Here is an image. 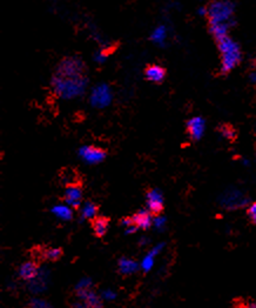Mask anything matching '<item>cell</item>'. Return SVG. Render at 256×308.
<instances>
[{
    "label": "cell",
    "instance_id": "cell-1",
    "mask_svg": "<svg viewBox=\"0 0 256 308\" xmlns=\"http://www.w3.org/2000/svg\"><path fill=\"white\" fill-rule=\"evenodd\" d=\"M88 85L86 76L65 78L54 74L52 78V87L56 94L64 100L79 98L85 93Z\"/></svg>",
    "mask_w": 256,
    "mask_h": 308
},
{
    "label": "cell",
    "instance_id": "cell-2",
    "mask_svg": "<svg viewBox=\"0 0 256 308\" xmlns=\"http://www.w3.org/2000/svg\"><path fill=\"white\" fill-rule=\"evenodd\" d=\"M216 42L221 54L220 72L221 74H228L241 61V50L238 42L233 40L229 36L220 39Z\"/></svg>",
    "mask_w": 256,
    "mask_h": 308
},
{
    "label": "cell",
    "instance_id": "cell-3",
    "mask_svg": "<svg viewBox=\"0 0 256 308\" xmlns=\"http://www.w3.org/2000/svg\"><path fill=\"white\" fill-rule=\"evenodd\" d=\"M234 15V5L228 0H214L207 6V17L209 24H224L232 26Z\"/></svg>",
    "mask_w": 256,
    "mask_h": 308
},
{
    "label": "cell",
    "instance_id": "cell-4",
    "mask_svg": "<svg viewBox=\"0 0 256 308\" xmlns=\"http://www.w3.org/2000/svg\"><path fill=\"white\" fill-rule=\"evenodd\" d=\"M86 67H85L84 61L79 57H66L59 62V65L56 68V76L65 77V78H73V77H81L86 76Z\"/></svg>",
    "mask_w": 256,
    "mask_h": 308
},
{
    "label": "cell",
    "instance_id": "cell-5",
    "mask_svg": "<svg viewBox=\"0 0 256 308\" xmlns=\"http://www.w3.org/2000/svg\"><path fill=\"white\" fill-rule=\"evenodd\" d=\"M32 254L31 259L37 261L40 264L42 261H51V263H57L64 256V248L63 247H49L44 246V245H37L31 249Z\"/></svg>",
    "mask_w": 256,
    "mask_h": 308
},
{
    "label": "cell",
    "instance_id": "cell-6",
    "mask_svg": "<svg viewBox=\"0 0 256 308\" xmlns=\"http://www.w3.org/2000/svg\"><path fill=\"white\" fill-rule=\"evenodd\" d=\"M112 99H113V93L107 84H99L92 88L90 103L93 107L103 110V108L110 106Z\"/></svg>",
    "mask_w": 256,
    "mask_h": 308
},
{
    "label": "cell",
    "instance_id": "cell-7",
    "mask_svg": "<svg viewBox=\"0 0 256 308\" xmlns=\"http://www.w3.org/2000/svg\"><path fill=\"white\" fill-rule=\"evenodd\" d=\"M146 201L148 206V210L153 218L160 217L165 212L164 197L161 192L157 188H147L146 189Z\"/></svg>",
    "mask_w": 256,
    "mask_h": 308
},
{
    "label": "cell",
    "instance_id": "cell-8",
    "mask_svg": "<svg viewBox=\"0 0 256 308\" xmlns=\"http://www.w3.org/2000/svg\"><path fill=\"white\" fill-rule=\"evenodd\" d=\"M84 198V185H72L65 187V193L61 197V201L72 207L73 209L79 210L81 207V202Z\"/></svg>",
    "mask_w": 256,
    "mask_h": 308
},
{
    "label": "cell",
    "instance_id": "cell-9",
    "mask_svg": "<svg viewBox=\"0 0 256 308\" xmlns=\"http://www.w3.org/2000/svg\"><path fill=\"white\" fill-rule=\"evenodd\" d=\"M78 298L84 301V305L87 308H103L104 302L100 295L93 290L91 286H81L75 291Z\"/></svg>",
    "mask_w": 256,
    "mask_h": 308
},
{
    "label": "cell",
    "instance_id": "cell-10",
    "mask_svg": "<svg viewBox=\"0 0 256 308\" xmlns=\"http://www.w3.org/2000/svg\"><path fill=\"white\" fill-rule=\"evenodd\" d=\"M79 155L84 159L85 162L95 165V163L103 162L107 157V152L104 148L96 146H84L79 150Z\"/></svg>",
    "mask_w": 256,
    "mask_h": 308
},
{
    "label": "cell",
    "instance_id": "cell-11",
    "mask_svg": "<svg viewBox=\"0 0 256 308\" xmlns=\"http://www.w3.org/2000/svg\"><path fill=\"white\" fill-rule=\"evenodd\" d=\"M88 222H90L91 228L93 233H94V235L101 239V238L106 235L108 228H110L111 218L107 216H103V214H98V216H95L94 218H92V219L88 220Z\"/></svg>",
    "mask_w": 256,
    "mask_h": 308
},
{
    "label": "cell",
    "instance_id": "cell-12",
    "mask_svg": "<svg viewBox=\"0 0 256 308\" xmlns=\"http://www.w3.org/2000/svg\"><path fill=\"white\" fill-rule=\"evenodd\" d=\"M204 119L201 118V116H194V118L189 119L187 125H186L189 138L194 140V141H197V140L201 139V136L204 133Z\"/></svg>",
    "mask_w": 256,
    "mask_h": 308
},
{
    "label": "cell",
    "instance_id": "cell-13",
    "mask_svg": "<svg viewBox=\"0 0 256 308\" xmlns=\"http://www.w3.org/2000/svg\"><path fill=\"white\" fill-rule=\"evenodd\" d=\"M59 178L61 182H63L64 187L72 185H84V180L83 178H81V174L78 172L75 169H72V167L61 169L59 172Z\"/></svg>",
    "mask_w": 256,
    "mask_h": 308
},
{
    "label": "cell",
    "instance_id": "cell-14",
    "mask_svg": "<svg viewBox=\"0 0 256 308\" xmlns=\"http://www.w3.org/2000/svg\"><path fill=\"white\" fill-rule=\"evenodd\" d=\"M39 267H40V264H38L37 261L32 259L25 261L20 266V268H19V276H20L22 280H25V281L33 280L38 275Z\"/></svg>",
    "mask_w": 256,
    "mask_h": 308
},
{
    "label": "cell",
    "instance_id": "cell-15",
    "mask_svg": "<svg viewBox=\"0 0 256 308\" xmlns=\"http://www.w3.org/2000/svg\"><path fill=\"white\" fill-rule=\"evenodd\" d=\"M132 219H133V222L137 225V227L139 229L147 231V229H149L150 226H152L153 216L150 214L149 210L140 209L132 216Z\"/></svg>",
    "mask_w": 256,
    "mask_h": 308
},
{
    "label": "cell",
    "instance_id": "cell-16",
    "mask_svg": "<svg viewBox=\"0 0 256 308\" xmlns=\"http://www.w3.org/2000/svg\"><path fill=\"white\" fill-rule=\"evenodd\" d=\"M138 263L131 258H121L118 261V273L123 278L133 274L138 270Z\"/></svg>",
    "mask_w": 256,
    "mask_h": 308
},
{
    "label": "cell",
    "instance_id": "cell-17",
    "mask_svg": "<svg viewBox=\"0 0 256 308\" xmlns=\"http://www.w3.org/2000/svg\"><path fill=\"white\" fill-rule=\"evenodd\" d=\"M145 77L147 80L152 81V83L160 84L166 77V71L164 67L159 65H149L145 69Z\"/></svg>",
    "mask_w": 256,
    "mask_h": 308
},
{
    "label": "cell",
    "instance_id": "cell-18",
    "mask_svg": "<svg viewBox=\"0 0 256 308\" xmlns=\"http://www.w3.org/2000/svg\"><path fill=\"white\" fill-rule=\"evenodd\" d=\"M218 132L229 143H235L238 139V131L231 124H221L218 126Z\"/></svg>",
    "mask_w": 256,
    "mask_h": 308
},
{
    "label": "cell",
    "instance_id": "cell-19",
    "mask_svg": "<svg viewBox=\"0 0 256 308\" xmlns=\"http://www.w3.org/2000/svg\"><path fill=\"white\" fill-rule=\"evenodd\" d=\"M232 308H256V300L246 296H235L231 301Z\"/></svg>",
    "mask_w": 256,
    "mask_h": 308
},
{
    "label": "cell",
    "instance_id": "cell-20",
    "mask_svg": "<svg viewBox=\"0 0 256 308\" xmlns=\"http://www.w3.org/2000/svg\"><path fill=\"white\" fill-rule=\"evenodd\" d=\"M99 209H100V206L96 204V202L87 200L83 205V210H81V213H83V218L84 219L90 220V219H92V218H94L95 216H98Z\"/></svg>",
    "mask_w": 256,
    "mask_h": 308
},
{
    "label": "cell",
    "instance_id": "cell-21",
    "mask_svg": "<svg viewBox=\"0 0 256 308\" xmlns=\"http://www.w3.org/2000/svg\"><path fill=\"white\" fill-rule=\"evenodd\" d=\"M167 27L161 25L158 26L157 29H154V31L150 34V40H152L155 45H164L166 39H167Z\"/></svg>",
    "mask_w": 256,
    "mask_h": 308
},
{
    "label": "cell",
    "instance_id": "cell-22",
    "mask_svg": "<svg viewBox=\"0 0 256 308\" xmlns=\"http://www.w3.org/2000/svg\"><path fill=\"white\" fill-rule=\"evenodd\" d=\"M52 212L56 214L58 218H61L64 220H72L73 219V213L72 210L67 206H56L52 209Z\"/></svg>",
    "mask_w": 256,
    "mask_h": 308
},
{
    "label": "cell",
    "instance_id": "cell-23",
    "mask_svg": "<svg viewBox=\"0 0 256 308\" xmlns=\"http://www.w3.org/2000/svg\"><path fill=\"white\" fill-rule=\"evenodd\" d=\"M120 224H121V226H123L126 229V233H134L138 231V227L137 225L134 224L133 222V219H132V216L131 217H125L122 218L121 220H120Z\"/></svg>",
    "mask_w": 256,
    "mask_h": 308
},
{
    "label": "cell",
    "instance_id": "cell-24",
    "mask_svg": "<svg viewBox=\"0 0 256 308\" xmlns=\"http://www.w3.org/2000/svg\"><path fill=\"white\" fill-rule=\"evenodd\" d=\"M247 218L251 225H256V200L248 206L246 210Z\"/></svg>",
    "mask_w": 256,
    "mask_h": 308
},
{
    "label": "cell",
    "instance_id": "cell-25",
    "mask_svg": "<svg viewBox=\"0 0 256 308\" xmlns=\"http://www.w3.org/2000/svg\"><path fill=\"white\" fill-rule=\"evenodd\" d=\"M107 57H108V51L99 50L94 53V56H93V59H94V61L96 62V64H104V62L106 61Z\"/></svg>",
    "mask_w": 256,
    "mask_h": 308
},
{
    "label": "cell",
    "instance_id": "cell-26",
    "mask_svg": "<svg viewBox=\"0 0 256 308\" xmlns=\"http://www.w3.org/2000/svg\"><path fill=\"white\" fill-rule=\"evenodd\" d=\"M249 78H250V81H251V83H253V84H256V71L251 72V73H250V77H249Z\"/></svg>",
    "mask_w": 256,
    "mask_h": 308
},
{
    "label": "cell",
    "instance_id": "cell-27",
    "mask_svg": "<svg viewBox=\"0 0 256 308\" xmlns=\"http://www.w3.org/2000/svg\"><path fill=\"white\" fill-rule=\"evenodd\" d=\"M71 308H87L85 305H81V303H74V305H72Z\"/></svg>",
    "mask_w": 256,
    "mask_h": 308
},
{
    "label": "cell",
    "instance_id": "cell-28",
    "mask_svg": "<svg viewBox=\"0 0 256 308\" xmlns=\"http://www.w3.org/2000/svg\"><path fill=\"white\" fill-rule=\"evenodd\" d=\"M25 308H34V307H25Z\"/></svg>",
    "mask_w": 256,
    "mask_h": 308
},
{
    "label": "cell",
    "instance_id": "cell-29",
    "mask_svg": "<svg viewBox=\"0 0 256 308\" xmlns=\"http://www.w3.org/2000/svg\"><path fill=\"white\" fill-rule=\"evenodd\" d=\"M255 132H256V124H255Z\"/></svg>",
    "mask_w": 256,
    "mask_h": 308
}]
</instances>
